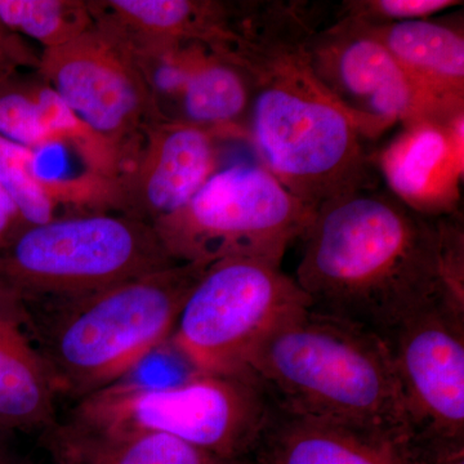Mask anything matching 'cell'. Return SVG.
<instances>
[{
	"mask_svg": "<svg viewBox=\"0 0 464 464\" xmlns=\"http://www.w3.org/2000/svg\"><path fill=\"white\" fill-rule=\"evenodd\" d=\"M295 280L310 308L386 337L406 317L442 304L464 317V230L429 218L378 188L316 209Z\"/></svg>",
	"mask_w": 464,
	"mask_h": 464,
	"instance_id": "6da1fadb",
	"label": "cell"
},
{
	"mask_svg": "<svg viewBox=\"0 0 464 464\" xmlns=\"http://www.w3.org/2000/svg\"><path fill=\"white\" fill-rule=\"evenodd\" d=\"M246 372L282 413L398 442L413 435L390 348L359 324L301 308L259 342Z\"/></svg>",
	"mask_w": 464,
	"mask_h": 464,
	"instance_id": "7a4b0ae2",
	"label": "cell"
},
{
	"mask_svg": "<svg viewBox=\"0 0 464 464\" xmlns=\"http://www.w3.org/2000/svg\"><path fill=\"white\" fill-rule=\"evenodd\" d=\"M304 43L246 52L240 66L252 79L246 132L261 166L317 209L378 188V173L353 116L311 69Z\"/></svg>",
	"mask_w": 464,
	"mask_h": 464,
	"instance_id": "3957f363",
	"label": "cell"
},
{
	"mask_svg": "<svg viewBox=\"0 0 464 464\" xmlns=\"http://www.w3.org/2000/svg\"><path fill=\"white\" fill-rule=\"evenodd\" d=\"M209 266L179 262L96 292L17 301L58 398L76 402L125 380L170 338Z\"/></svg>",
	"mask_w": 464,
	"mask_h": 464,
	"instance_id": "277c9868",
	"label": "cell"
},
{
	"mask_svg": "<svg viewBox=\"0 0 464 464\" xmlns=\"http://www.w3.org/2000/svg\"><path fill=\"white\" fill-rule=\"evenodd\" d=\"M275 411L248 372L198 373L167 386L125 380L78 400L57 423L97 436L164 433L228 460L255 454Z\"/></svg>",
	"mask_w": 464,
	"mask_h": 464,
	"instance_id": "5b68a950",
	"label": "cell"
},
{
	"mask_svg": "<svg viewBox=\"0 0 464 464\" xmlns=\"http://www.w3.org/2000/svg\"><path fill=\"white\" fill-rule=\"evenodd\" d=\"M176 264L145 222L118 213L61 217L25 228L0 248V295L69 297Z\"/></svg>",
	"mask_w": 464,
	"mask_h": 464,
	"instance_id": "8992f818",
	"label": "cell"
},
{
	"mask_svg": "<svg viewBox=\"0 0 464 464\" xmlns=\"http://www.w3.org/2000/svg\"><path fill=\"white\" fill-rule=\"evenodd\" d=\"M315 213L261 164L237 163L217 170L181 209L152 227L177 262L252 258L282 265Z\"/></svg>",
	"mask_w": 464,
	"mask_h": 464,
	"instance_id": "52a82bcc",
	"label": "cell"
},
{
	"mask_svg": "<svg viewBox=\"0 0 464 464\" xmlns=\"http://www.w3.org/2000/svg\"><path fill=\"white\" fill-rule=\"evenodd\" d=\"M306 295L282 265L227 258L207 268L192 289L170 338L198 373L235 374L259 342L301 308Z\"/></svg>",
	"mask_w": 464,
	"mask_h": 464,
	"instance_id": "ba28073f",
	"label": "cell"
},
{
	"mask_svg": "<svg viewBox=\"0 0 464 464\" xmlns=\"http://www.w3.org/2000/svg\"><path fill=\"white\" fill-rule=\"evenodd\" d=\"M38 72L76 118L130 166L150 124L164 119L139 58L94 24L74 41L43 52Z\"/></svg>",
	"mask_w": 464,
	"mask_h": 464,
	"instance_id": "9c48e42d",
	"label": "cell"
},
{
	"mask_svg": "<svg viewBox=\"0 0 464 464\" xmlns=\"http://www.w3.org/2000/svg\"><path fill=\"white\" fill-rule=\"evenodd\" d=\"M304 51L317 79L350 112L365 141L396 125L464 115L445 111L378 39L353 21L323 27L304 43Z\"/></svg>",
	"mask_w": 464,
	"mask_h": 464,
	"instance_id": "30bf717a",
	"label": "cell"
},
{
	"mask_svg": "<svg viewBox=\"0 0 464 464\" xmlns=\"http://www.w3.org/2000/svg\"><path fill=\"white\" fill-rule=\"evenodd\" d=\"M384 341L413 431L464 438V317L438 302L406 317Z\"/></svg>",
	"mask_w": 464,
	"mask_h": 464,
	"instance_id": "8fae6325",
	"label": "cell"
},
{
	"mask_svg": "<svg viewBox=\"0 0 464 464\" xmlns=\"http://www.w3.org/2000/svg\"><path fill=\"white\" fill-rule=\"evenodd\" d=\"M216 172L213 130L159 119L115 179L112 213L154 226L181 209Z\"/></svg>",
	"mask_w": 464,
	"mask_h": 464,
	"instance_id": "7c38bea8",
	"label": "cell"
},
{
	"mask_svg": "<svg viewBox=\"0 0 464 464\" xmlns=\"http://www.w3.org/2000/svg\"><path fill=\"white\" fill-rule=\"evenodd\" d=\"M372 161L387 191L418 215H457L464 173V115L405 125L372 154Z\"/></svg>",
	"mask_w": 464,
	"mask_h": 464,
	"instance_id": "4fadbf2b",
	"label": "cell"
},
{
	"mask_svg": "<svg viewBox=\"0 0 464 464\" xmlns=\"http://www.w3.org/2000/svg\"><path fill=\"white\" fill-rule=\"evenodd\" d=\"M58 393L17 299L0 295V433L47 431Z\"/></svg>",
	"mask_w": 464,
	"mask_h": 464,
	"instance_id": "5bb4252c",
	"label": "cell"
},
{
	"mask_svg": "<svg viewBox=\"0 0 464 464\" xmlns=\"http://www.w3.org/2000/svg\"><path fill=\"white\" fill-rule=\"evenodd\" d=\"M360 26L378 39L406 74L445 111L464 114L462 25L427 18Z\"/></svg>",
	"mask_w": 464,
	"mask_h": 464,
	"instance_id": "9a60e30c",
	"label": "cell"
},
{
	"mask_svg": "<svg viewBox=\"0 0 464 464\" xmlns=\"http://www.w3.org/2000/svg\"><path fill=\"white\" fill-rule=\"evenodd\" d=\"M401 442L275 409L250 460L255 464H409Z\"/></svg>",
	"mask_w": 464,
	"mask_h": 464,
	"instance_id": "2e32d148",
	"label": "cell"
},
{
	"mask_svg": "<svg viewBox=\"0 0 464 464\" xmlns=\"http://www.w3.org/2000/svg\"><path fill=\"white\" fill-rule=\"evenodd\" d=\"M42 442L56 464H250L224 459L164 433L87 435L56 423L42 433Z\"/></svg>",
	"mask_w": 464,
	"mask_h": 464,
	"instance_id": "e0dca14e",
	"label": "cell"
},
{
	"mask_svg": "<svg viewBox=\"0 0 464 464\" xmlns=\"http://www.w3.org/2000/svg\"><path fill=\"white\" fill-rule=\"evenodd\" d=\"M252 97V79L246 70L210 48L192 66L170 121L206 130H244Z\"/></svg>",
	"mask_w": 464,
	"mask_h": 464,
	"instance_id": "ac0fdd59",
	"label": "cell"
},
{
	"mask_svg": "<svg viewBox=\"0 0 464 464\" xmlns=\"http://www.w3.org/2000/svg\"><path fill=\"white\" fill-rule=\"evenodd\" d=\"M0 81V137L41 152L61 145L57 123L63 101L47 84Z\"/></svg>",
	"mask_w": 464,
	"mask_h": 464,
	"instance_id": "d6986e66",
	"label": "cell"
},
{
	"mask_svg": "<svg viewBox=\"0 0 464 464\" xmlns=\"http://www.w3.org/2000/svg\"><path fill=\"white\" fill-rule=\"evenodd\" d=\"M0 23L44 51L74 41L94 25L88 3L74 0H0Z\"/></svg>",
	"mask_w": 464,
	"mask_h": 464,
	"instance_id": "ffe728a7",
	"label": "cell"
},
{
	"mask_svg": "<svg viewBox=\"0 0 464 464\" xmlns=\"http://www.w3.org/2000/svg\"><path fill=\"white\" fill-rule=\"evenodd\" d=\"M38 154L0 137V183L8 192L26 227L56 219L53 198L36 172Z\"/></svg>",
	"mask_w": 464,
	"mask_h": 464,
	"instance_id": "44dd1931",
	"label": "cell"
},
{
	"mask_svg": "<svg viewBox=\"0 0 464 464\" xmlns=\"http://www.w3.org/2000/svg\"><path fill=\"white\" fill-rule=\"evenodd\" d=\"M462 5L458 0H347L342 3L337 20L365 26L387 25L427 20Z\"/></svg>",
	"mask_w": 464,
	"mask_h": 464,
	"instance_id": "7402d4cb",
	"label": "cell"
},
{
	"mask_svg": "<svg viewBox=\"0 0 464 464\" xmlns=\"http://www.w3.org/2000/svg\"><path fill=\"white\" fill-rule=\"evenodd\" d=\"M401 445L409 464H464V438L414 432Z\"/></svg>",
	"mask_w": 464,
	"mask_h": 464,
	"instance_id": "603a6c76",
	"label": "cell"
},
{
	"mask_svg": "<svg viewBox=\"0 0 464 464\" xmlns=\"http://www.w3.org/2000/svg\"><path fill=\"white\" fill-rule=\"evenodd\" d=\"M41 57H36L17 34L9 32L0 23V81L14 75L18 67L30 66L38 69Z\"/></svg>",
	"mask_w": 464,
	"mask_h": 464,
	"instance_id": "cb8c5ba5",
	"label": "cell"
},
{
	"mask_svg": "<svg viewBox=\"0 0 464 464\" xmlns=\"http://www.w3.org/2000/svg\"><path fill=\"white\" fill-rule=\"evenodd\" d=\"M25 228L16 206L0 183V248Z\"/></svg>",
	"mask_w": 464,
	"mask_h": 464,
	"instance_id": "d4e9b609",
	"label": "cell"
},
{
	"mask_svg": "<svg viewBox=\"0 0 464 464\" xmlns=\"http://www.w3.org/2000/svg\"><path fill=\"white\" fill-rule=\"evenodd\" d=\"M5 433H0V464H33L17 453L5 442Z\"/></svg>",
	"mask_w": 464,
	"mask_h": 464,
	"instance_id": "484cf974",
	"label": "cell"
},
{
	"mask_svg": "<svg viewBox=\"0 0 464 464\" xmlns=\"http://www.w3.org/2000/svg\"><path fill=\"white\" fill-rule=\"evenodd\" d=\"M250 464H255V463H253L252 460H250Z\"/></svg>",
	"mask_w": 464,
	"mask_h": 464,
	"instance_id": "4316f807",
	"label": "cell"
},
{
	"mask_svg": "<svg viewBox=\"0 0 464 464\" xmlns=\"http://www.w3.org/2000/svg\"><path fill=\"white\" fill-rule=\"evenodd\" d=\"M66 464V463H65Z\"/></svg>",
	"mask_w": 464,
	"mask_h": 464,
	"instance_id": "83f0119b",
	"label": "cell"
}]
</instances>
